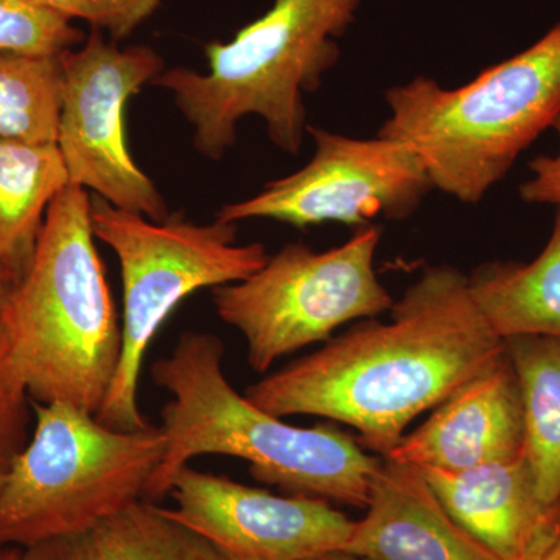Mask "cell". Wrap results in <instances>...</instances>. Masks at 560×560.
<instances>
[{"mask_svg": "<svg viewBox=\"0 0 560 560\" xmlns=\"http://www.w3.org/2000/svg\"><path fill=\"white\" fill-rule=\"evenodd\" d=\"M245 390L261 410L346 423L386 458L408 425L506 352L470 293L469 276L431 267L394 302Z\"/></svg>", "mask_w": 560, "mask_h": 560, "instance_id": "6da1fadb", "label": "cell"}, {"mask_svg": "<svg viewBox=\"0 0 560 560\" xmlns=\"http://www.w3.org/2000/svg\"><path fill=\"white\" fill-rule=\"evenodd\" d=\"M223 357L219 337L186 331L171 355L151 366L154 383L171 394V401L162 408L160 425L167 451L147 500L168 495L176 475L191 459L224 455L246 460L264 485L366 508L383 458L334 423L291 425L250 404L228 381Z\"/></svg>", "mask_w": 560, "mask_h": 560, "instance_id": "7a4b0ae2", "label": "cell"}, {"mask_svg": "<svg viewBox=\"0 0 560 560\" xmlns=\"http://www.w3.org/2000/svg\"><path fill=\"white\" fill-rule=\"evenodd\" d=\"M0 330L32 400L97 415L119 366L121 324L91 223V197L55 198L31 265L0 313Z\"/></svg>", "mask_w": 560, "mask_h": 560, "instance_id": "3957f363", "label": "cell"}, {"mask_svg": "<svg viewBox=\"0 0 560 560\" xmlns=\"http://www.w3.org/2000/svg\"><path fill=\"white\" fill-rule=\"evenodd\" d=\"M360 2L276 0L228 43L208 44V72L164 70L153 86L172 92L194 128L195 149L209 160L235 145L238 121L248 116L264 119L279 150L298 154L308 127L304 94L340 60L337 39Z\"/></svg>", "mask_w": 560, "mask_h": 560, "instance_id": "277c9868", "label": "cell"}, {"mask_svg": "<svg viewBox=\"0 0 560 560\" xmlns=\"http://www.w3.org/2000/svg\"><path fill=\"white\" fill-rule=\"evenodd\" d=\"M385 101L390 116L378 136L410 145L433 189L477 205L560 121V22L464 86L445 90L420 75L390 88Z\"/></svg>", "mask_w": 560, "mask_h": 560, "instance_id": "5b68a950", "label": "cell"}, {"mask_svg": "<svg viewBox=\"0 0 560 560\" xmlns=\"http://www.w3.org/2000/svg\"><path fill=\"white\" fill-rule=\"evenodd\" d=\"M32 408L35 431L0 485V551L81 533L147 500L167 451L161 427L113 429L68 401Z\"/></svg>", "mask_w": 560, "mask_h": 560, "instance_id": "8992f818", "label": "cell"}, {"mask_svg": "<svg viewBox=\"0 0 560 560\" xmlns=\"http://www.w3.org/2000/svg\"><path fill=\"white\" fill-rule=\"evenodd\" d=\"M95 241L119 260L124 287L121 352L97 419L117 430L150 427L139 407V382L147 350L180 302L195 291L241 282L268 260L261 243L238 245L237 224L215 219L200 224L183 212L153 221L91 198Z\"/></svg>", "mask_w": 560, "mask_h": 560, "instance_id": "52a82bcc", "label": "cell"}, {"mask_svg": "<svg viewBox=\"0 0 560 560\" xmlns=\"http://www.w3.org/2000/svg\"><path fill=\"white\" fill-rule=\"evenodd\" d=\"M381 237L372 224L323 253L291 243L248 279L212 290L217 315L242 335L254 371L267 374L283 357L329 341L338 327L393 308L374 267Z\"/></svg>", "mask_w": 560, "mask_h": 560, "instance_id": "ba28073f", "label": "cell"}, {"mask_svg": "<svg viewBox=\"0 0 560 560\" xmlns=\"http://www.w3.org/2000/svg\"><path fill=\"white\" fill-rule=\"evenodd\" d=\"M62 95L57 147L70 186L92 190L114 208L153 221L168 219L156 184L131 156L125 109L132 95L164 72L149 46H117L102 32L61 55Z\"/></svg>", "mask_w": 560, "mask_h": 560, "instance_id": "9c48e42d", "label": "cell"}, {"mask_svg": "<svg viewBox=\"0 0 560 560\" xmlns=\"http://www.w3.org/2000/svg\"><path fill=\"white\" fill-rule=\"evenodd\" d=\"M315 154L301 171L267 184L260 194L231 202L217 219L238 224L267 219L294 228L341 223L372 226L418 210L433 184L419 154L401 140L355 139L308 125Z\"/></svg>", "mask_w": 560, "mask_h": 560, "instance_id": "30bf717a", "label": "cell"}, {"mask_svg": "<svg viewBox=\"0 0 560 560\" xmlns=\"http://www.w3.org/2000/svg\"><path fill=\"white\" fill-rule=\"evenodd\" d=\"M168 495V514L232 560H316L345 551L355 525L318 497L276 495L191 466Z\"/></svg>", "mask_w": 560, "mask_h": 560, "instance_id": "8fae6325", "label": "cell"}, {"mask_svg": "<svg viewBox=\"0 0 560 560\" xmlns=\"http://www.w3.org/2000/svg\"><path fill=\"white\" fill-rule=\"evenodd\" d=\"M523 453L521 386L504 352L433 408L430 418L405 434L386 459L416 469L464 470Z\"/></svg>", "mask_w": 560, "mask_h": 560, "instance_id": "7c38bea8", "label": "cell"}, {"mask_svg": "<svg viewBox=\"0 0 560 560\" xmlns=\"http://www.w3.org/2000/svg\"><path fill=\"white\" fill-rule=\"evenodd\" d=\"M418 470L448 514L500 559H534L560 537V503L540 499L525 453L471 469Z\"/></svg>", "mask_w": 560, "mask_h": 560, "instance_id": "4fadbf2b", "label": "cell"}, {"mask_svg": "<svg viewBox=\"0 0 560 560\" xmlns=\"http://www.w3.org/2000/svg\"><path fill=\"white\" fill-rule=\"evenodd\" d=\"M342 552L364 560H503L448 514L416 467L386 458Z\"/></svg>", "mask_w": 560, "mask_h": 560, "instance_id": "5bb4252c", "label": "cell"}, {"mask_svg": "<svg viewBox=\"0 0 560 560\" xmlns=\"http://www.w3.org/2000/svg\"><path fill=\"white\" fill-rule=\"evenodd\" d=\"M16 560H232L212 541L140 500L81 533L20 548Z\"/></svg>", "mask_w": 560, "mask_h": 560, "instance_id": "9a60e30c", "label": "cell"}, {"mask_svg": "<svg viewBox=\"0 0 560 560\" xmlns=\"http://www.w3.org/2000/svg\"><path fill=\"white\" fill-rule=\"evenodd\" d=\"M470 293L500 338H560V206L547 246L528 264L492 261L469 276Z\"/></svg>", "mask_w": 560, "mask_h": 560, "instance_id": "2e32d148", "label": "cell"}, {"mask_svg": "<svg viewBox=\"0 0 560 560\" xmlns=\"http://www.w3.org/2000/svg\"><path fill=\"white\" fill-rule=\"evenodd\" d=\"M69 186L57 143L0 140V261L16 282L31 265L47 210Z\"/></svg>", "mask_w": 560, "mask_h": 560, "instance_id": "e0dca14e", "label": "cell"}, {"mask_svg": "<svg viewBox=\"0 0 560 560\" xmlns=\"http://www.w3.org/2000/svg\"><path fill=\"white\" fill-rule=\"evenodd\" d=\"M525 418V456L537 492L548 504L560 503V338L517 335L506 338Z\"/></svg>", "mask_w": 560, "mask_h": 560, "instance_id": "ac0fdd59", "label": "cell"}, {"mask_svg": "<svg viewBox=\"0 0 560 560\" xmlns=\"http://www.w3.org/2000/svg\"><path fill=\"white\" fill-rule=\"evenodd\" d=\"M60 57L0 54V140L57 143Z\"/></svg>", "mask_w": 560, "mask_h": 560, "instance_id": "d6986e66", "label": "cell"}, {"mask_svg": "<svg viewBox=\"0 0 560 560\" xmlns=\"http://www.w3.org/2000/svg\"><path fill=\"white\" fill-rule=\"evenodd\" d=\"M86 35L38 0H0V54L60 57Z\"/></svg>", "mask_w": 560, "mask_h": 560, "instance_id": "ffe728a7", "label": "cell"}, {"mask_svg": "<svg viewBox=\"0 0 560 560\" xmlns=\"http://www.w3.org/2000/svg\"><path fill=\"white\" fill-rule=\"evenodd\" d=\"M32 397L0 330V474L27 444Z\"/></svg>", "mask_w": 560, "mask_h": 560, "instance_id": "44dd1931", "label": "cell"}, {"mask_svg": "<svg viewBox=\"0 0 560 560\" xmlns=\"http://www.w3.org/2000/svg\"><path fill=\"white\" fill-rule=\"evenodd\" d=\"M66 20H80L94 31L109 33L113 40L132 35L150 20L162 0H38Z\"/></svg>", "mask_w": 560, "mask_h": 560, "instance_id": "7402d4cb", "label": "cell"}, {"mask_svg": "<svg viewBox=\"0 0 560 560\" xmlns=\"http://www.w3.org/2000/svg\"><path fill=\"white\" fill-rule=\"evenodd\" d=\"M560 138V121L556 125ZM533 178L518 187L521 198L533 205L560 206V149L555 156H537L529 162Z\"/></svg>", "mask_w": 560, "mask_h": 560, "instance_id": "603a6c76", "label": "cell"}, {"mask_svg": "<svg viewBox=\"0 0 560 560\" xmlns=\"http://www.w3.org/2000/svg\"><path fill=\"white\" fill-rule=\"evenodd\" d=\"M16 279L11 275L9 268L0 261V313H2L3 305L9 300L11 290H13Z\"/></svg>", "mask_w": 560, "mask_h": 560, "instance_id": "cb8c5ba5", "label": "cell"}, {"mask_svg": "<svg viewBox=\"0 0 560 560\" xmlns=\"http://www.w3.org/2000/svg\"><path fill=\"white\" fill-rule=\"evenodd\" d=\"M530 560H560V537L547 550L541 551L539 556Z\"/></svg>", "mask_w": 560, "mask_h": 560, "instance_id": "d4e9b609", "label": "cell"}, {"mask_svg": "<svg viewBox=\"0 0 560 560\" xmlns=\"http://www.w3.org/2000/svg\"><path fill=\"white\" fill-rule=\"evenodd\" d=\"M20 555V548H5L0 551V560H16Z\"/></svg>", "mask_w": 560, "mask_h": 560, "instance_id": "484cf974", "label": "cell"}, {"mask_svg": "<svg viewBox=\"0 0 560 560\" xmlns=\"http://www.w3.org/2000/svg\"><path fill=\"white\" fill-rule=\"evenodd\" d=\"M316 560H364V559L353 558V556L345 555V552H335V555L324 556V558H319Z\"/></svg>", "mask_w": 560, "mask_h": 560, "instance_id": "4316f807", "label": "cell"}, {"mask_svg": "<svg viewBox=\"0 0 560 560\" xmlns=\"http://www.w3.org/2000/svg\"><path fill=\"white\" fill-rule=\"evenodd\" d=\"M3 477H5V474H0V485H2Z\"/></svg>", "mask_w": 560, "mask_h": 560, "instance_id": "83f0119b", "label": "cell"}]
</instances>
